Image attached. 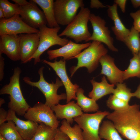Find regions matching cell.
<instances>
[{"label":"cell","instance_id":"8992f818","mask_svg":"<svg viewBox=\"0 0 140 140\" xmlns=\"http://www.w3.org/2000/svg\"><path fill=\"white\" fill-rule=\"evenodd\" d=\"M60 29V26L51 28L46 25H43L39 28L38 34L39 40L38 49L28 62L33 59L34 64L36 65L41 61L40 56L49 48L56 45L62 47L68 43L69 40L68 39L66 38H61L58 35Z\"/></svg>","mask_w":140,"mask_h":140},{"label":"cell","instance_id":"7a4b0ae2","mask_svg":"<svg viewBox=\"0 0 140 140\" xmlns=\"http://www.w3.org/2000/svg\"><path fill=\"white\" fill-rule=\"evenodd\" d=\"M21 72L20 68L17 67L14 68L9 83L1 89L0 94L9 95L8 107L18 115L23 116L30 107L23 96L21 90L19 79Z\"/></svg>","mask_w":140,"mask_h":140},{"label":"cell","instance_id":"30bf717a","mask_svg":"<svg viewBox=\"0 0 140 140\" xmlns=\"http://www.w3.org/2000/svg\"><path fill=\"white\" fill-rule=\"evenodd\" d=\"M89 21L92 27L93 32L87 41H97L104 44L112 51L118 52V50L114 45L113 39L110 35V30L106 26L105 20L99 16L91 13Z\"/></svg>","mask_w":140,"mask_h":140},{"label":"cell","instance_id":"4fadbf2b","mask_svg":"<svg viewBox=\"0 0 140 140\" xmlns=\"http://www.w3.org/2000/svg\"><path fill=\"white\" fill-rule=\"evenodd\" d=\"M20 15L22 20L31 27L36 29L43 25H46L47 22L43 11L38 7L33 0L27 4L20 6Z\"/></svg>","mask_w":140,"mask_h":140},{"label":"cell","instance_id":"8d00e7d4","mask_svg":"<svg viewBox=\"0 0 140 140\" xmlns=\"http://www.w3.org/2000/svg\"><path fill=\"white\" fill-rule=\"evenodd\" d=\"M2 54L0 53V81H1L3 78L4 69V58L2 56Z\"/></svg>","mask_w":140,"mask_h":140},{"label":"cell","instance_id":"bcb514c9","mask_svg":"<svg viewBox=\"0 0 140 140\" xmlns=\"http://www.w3.org/2000/svg\"></svg>","mask_w":140,"mask_h":140},{"label":"cell","instance_id":"9a60e30c","mask_svg":"<svg viewBox=\"0 0 140 140\" xmlns=\"http://www.w3.org/2000/svg\"><path fill=\"white\" fill-rule=\"evenodd\" d=\"M91 44L89 42L79 44L70 40L67 44L60 48L48 51V58L50 60L59 57H63L65 61L71 59L80 53L83 50L88 47Z\"/></svg>","mask_w":140,"mask_h":140},{"label":"cell","instance_id":"83f0119b","mask_svg":"<svg viewBox=\"0 0 140 140\" xmlns=\"http://www.w3.org/2000/svg\"><path fill=\"white\" fill-rule=\"evenodd\" d=\"M123 42L131 51L133 55H138L140 45V33L133 26Z\"/></svg>","mask_w":140,"mask_h":140},{"label":"cell","instance_id":"4dcf8cb0","mask_svg":"<svg viewBox=\"0 0 140 140\" xmlns=\"http://www.w3.org/2000/svg\"><path fill=\"white\" fill-rule=\"evenodd\" d=\"M116 87L114 89L113 95L129 103L132 97V93L131 89L128 88L125 83H119L116 84Z\"/></svg>","mask_w":140,"mask_h":140},{"label":"cell","instance_id":"5b68a950","mask_svg":"<svg viewBox=\"0 0 140 140\" xmlns=\"http://www.w3.org/2000/svg\"><path fill=\"white\" fill-rule=\"evenodd\" d=\"M44 67L42 66L39 69L38 73L40 78L37 82H34L31 81L29 78L25 76L23 80L26 84L32 87L38 88L43 94L45 99V104L51 108L52 106L59 103L62 100L66 99V94L62 93L60 94H57L58 89L63 86V85L61 80L57 78L55 83H49L45 80L43 76V70Z\"/></svg>","mask_w":140,"mask_h":140},{"label":"cell","instance_id":"9c48e42d","mask_svg":"<svg viewBox=\"0 0 140 140\" xmlns=\"http://www.w3.org/2000/svg\"><path fill=\"white\" fill-rule=\"evenodd\" d=\"M24 116L27 120L43 123L55 129L58 128L60 123L51 108L40 102L30 107Z\"/></svg>","mask_w":140,"mask_h":140},{"label":"cell","instance_id":"603a6c76","mask_svg":"<svg viewBox=\"0 0 140 140\" xmlns=\"http://www.w3.org/2000/svg\"><path fill=\"white\" fill-rule=\"evenodd\" d=\"M84 93V90L81 88H79L76 93V103L82 110L86 113L96 112L99 110V107L96 101L86 96Z\"/></svg>","mask_w":140,"mask_h":140},{"label":"cell","instance_id":"f6af8a7d","mask_svg":"<svg viewBox=\"0 0 140 140\" xmlns=\"http://www.w3.org/2000/svg\"><path fill=\"white\" fill-rule=\"evenodd\" d=\"M138 55L139 58L140 59V45L139 51V53H138Z\"/></svg>","mask_w":140,"mask_h":140},{"label":"cell","instance_id":"7bdbcfd3","mask_svg":"<svg viewBox=\"0 0 140 140\" xmlns=\"http://www.w3.org/2000/svg\"><path fill=\"white\" fill-rule=\"evenodd\" d=\"M5 102V101L4 99L3 98H0V107L2 106V105L3 104H4Z\"/></svg>","mask_w":140,"mask_h":140},{"label":"cell","instance_id":"52a82bcc","mask_svg":"<svg viewBox=\"0 0 140 140\" xmlns=\"http://www.w3.org/2000/svg\"><path fill=\"white\" fill-rule=\"evenodd\" d=\"M109 113L106 111L98 110L93 114L83 113L74 118V121L82 130L85 140H102L99 135L100 125Z\"/></svg>","mask_w":140,"mask_h":140},{"label":"cell","instance_id":"4316f807","mask_svg":"<svg viewBox=\"0 0 140 140\" xmlns=\"http://www.w3.org/2000/svg\"><path fill=\"white\" fill-rule=\"evenodd\" d=\"M59 128L68 136L69 140H85L82 129L77 124L72 127L70 124L64 119Z\"/></svg>","mask_w":140,"mask_h":140},{"label":"cell","instance_id":"f1b7e54d","mask_svg":"<svg viewBox=\"0 0 140 140\" xmlns=\"http://www.w3.org/2000/svg\"><path fill=\"white\" fill-rule=\"evenodd\" d=\"M135 77L140 78V59L138 55H133L128 68L124 71V80Z\"/></svg>","mask_w":140,"mask_h":140},{"label":"cell","instance_id":"6da1fadb","mask_svg":"<svg viewBox=\"0 0 140 140\" xmlns=\"http://www.w3.org/2000/svg\"><path fill=\"white\" fill-rule=\"evenodd\" d=\"M106 117L119 133L128 140H140V106L135 104L123 110L114 111Z\"/></svg>","mask_w":140,"mask_h":140},{"label":"cell","instance_id":"ab89813d","mask_svg":"<svg viewBox=\"0 0 140 140\" xmlns=\"http://www.w3.org/2000/svg\"><path fill=\"white\" fill-rule=\"evenodd\" d=\"M134 97L140 99V84L138 86L136 91L132 93V97Z\"/></svg>","mask_w":140,"mask_h":140},{"label":"cell","instance_id":"7402d4cb","mask_svg":"<svg viewBox=\"0 0 140 140\" xmlns=\"http://www.w3.org/2000/svg\"><path fill=\"white\" fill-rule=\"evenodd\" d=\"M33 0L42 9L46 18L48 27L53 28L59 26L55 17L53 0Z\"/></svg>","mask_w":140,"mask_h":140},{"label":"cell","instance_id":"d4e9b609","mask_svg":"<svg viewBox=\"0 0 140 140\" xmlns=\"http://www.w3.org/2000/svg\"><path fill=\"white\" fill-rule=\"evenodd\" d=\"M0 134L6 140H23L18 131L14 122L8 121L0 125Z\"/></svg>","mask_w":140,"mask_h":140},{"label":"cell","instance_id":"ee69618b","mask_svg":"<svg viewBox=\"0 0 140 140\" xmlns=\"http://www.w3.org/2000/svg\"><path fill=\"white\" fill-rule=\"evenodd\" d=\"M0 140H6L0 134Z\"/></svg>","mask_w":140,"mask_h":140},{"label":"cell","instance_id":"b9f144b4","mask_svg":"<svg viewBox=\"0 0 140 140\" xmlns=\"http://www.w3.org/2000/svg\"><path fill=\"white\" fill-rule=\"evenodd\" d=\"M4 12L2 9L0 7V19H1L4 18Z\"/></svg>","mask_w":140,"mask_h":140},{"label":"cell","instance_id":"e0dca14e","mask_svg":"<svg viewBox=\"0 0 140 140\" xmlns=\"http://www.w3.org/2000/svg\"><path fill=\"white\" fill-rule=\"evenodd\" d=\"M8 111L7 121H11L14 122L16 129L23 139L31 140L38 129V123L31 120L19 119L16 116L15 112L10 109Z\"/></svg>","mask_w":140,"mask_h":140},{"label":"cell","instance_id":"74e56055","mask_svg":"<svg viewBox=\"0 0 140 140\" xmlns=\"http://www.w3.org/2000/svg\"><path fill=\"white\" fill-rule=\"evenodd\" d=\"M127 0H115L114 3L116 4L120 8L122 11L124 13L125 12V6Z\"/></svg>","mask_w":140,"mask_h":140},{"label":"cell","instance_id":"ffe728a7","mask_svg":"<svg viewBox=\"0 0 140 140\" xmlns=\"http://www.w3.org/2000/svg\"><path fill=\"white\" fill-rule=\"evenodd\" d=\"M106 6L108 8V16L114 23V26L111 27V30L116 39L123 42L129 34L130 30L125 26L120 18L117 11V5L114 3L112 5Z\"/></svg>","mask_w":140,"mask_h":140},{"label":"cell","instance_id":"5bb4252c","mask_svg":"<svg viewBox=\"0 0 140 140\" xmlns=\"http://www.w3.org/2000/svg\"><path fill=\"white\" fill-rule=\"evenodd\" d=\"M20 39V60L22 63L28 62L29 60L37 51L39 44L38 33L19 34Z\"/></svg>","mask_w":140,"mask_h":140},{"label":"cell","instance_id":"cb8c5ba5","mask_svg":"<svg viewBox=\"0 0 140 140\" xmlns=\"http://www.w3.org/2000/svg\"><path fill=\"white\" fill-rule=\"evenodd\" d=\"M113 123L108 120L104 121L100 127L99 135L101 139L106 140H124Z\"/></svg>","mask_w":140,"mask_h":140},{"label":"cell","instance_id":"e575fe53","mask_svg":"<svg viewBox=\"0 0 140 140\" xmlns=\"http://www.w3.org/2000/svg\"><path fill=\"white\" fill-rule=\"evenodd\" d=\"M90 7L92 8L99 9V8H107V6L103 4L98 0H91L90 1Z\"/></svg>","mask_w":140,"mask_h":140},{"label":"cell","instance_id":"8fae6325","mask_svg":"<svg viewBox=\"0 0 140 140\" xmlns=\"http://www.w3.org/2000/svg\"><path fill=\"white\" fill-rule=\"evenodd\" d=\"M39 32L38 29L33 28L26 24L19 14H16L9 18H4L0 20V36L38 33Z\"/></svg>","mask_w":140,"mask_h":140},{"label":"cell","instance_id":"ac0fdd59","mask_svg":"<svg viewBox=\"0 0 140 140\" xmlns=\"http://www.w3.org/2000/svg\"><path fill=\"white\" fill-rule=\"evenodd\" d=\"M99 62L102 66L100 74L105 75L111 84L123 82L124 71L116 67L113 58L107 54L101 58Z\"/></svg>","mask_w":140,"mask_h":140},{"label":"cell","instance_id":"7dc6e473","mask_svg":"<svg viewBox=\"0 0 140 140\" xmlns=\"http://www.w3.org/2000/svg\"></svg>","mask_w":140,"mask_h":140},{"label":"cell","instance_id":"60d3db41","mask_svg":"<svg viewBox=\"0 0 140 140\" xmlns=\"http://www.w3.org/2000/svg\"><path fill=\"white\" fill-rule=\"evenodd\" d=\"M131 2L135 8H137L140 7V0H131Z\"/></svg>","mask_w":140,"mask_h":140},{"label":"cell","instance_id":"3957f363","mask_svg":"<svg viewBox=\"0 0 140 140\" xmlns=\"http://www.w3.org/2000/svg\"><path fill=\"white\" fill-rule=\"evenodd\" d=\"M108 52L102 43L93 41L88 47L72 59L76 58L78 62L76 66L70 68L71 78L78 69L82 67H86L89 73H92L97 67L101 58Z\"/></svg>","mask_w":140,"mask_h":140},{"label":"cell","instance_id":"d6a6232c","mask_svg":"<svg viewBox=\"0 0 140 140\" xmlns=\"http://www.w3.org/2000/svg\"><path fill=\"white\" fill-rule=\"evenodd\" d=\"M130 15L134 20L133 27L140 33V10L131 12Z\"/></svg>","mask_w":140,"mask_h":140},{"label":"cell","instance_id":"44dd1931","mask_svg":"<svg viewBox=\"0 0 140 140\" xmlns=\"http://www.w3.org/2000/svg\"><path fill=\"white\" fill-rule=\"evenodd\" d=\"M92 85V90L88 94L89 97L96 101L103 96L113 93L114 85L110 84L107 82L104 76H103L100 82L94 79L90 80Z\"/></svg>","mask_w":140,"mask_h":140},{"label":"cell","instance_id":"d6986e66","mask_svg":"<svg viewBox=\"0 0 140 140\" xmlns=\"http://www.w3.org/2000/svg\"><path fill=\"white\" fill-rule=\"evenodd\" d=\"M51 108L58 118L65 119L71 124L73 123L74 118L83 114L81 108L74 101L64 105L59 103Z\"/></svg>","mask_w":140,"mask_h":140},{"label":"cell","instance_id":"836d02e7","mask_svg":"<svg viewBox=\"0 0 140 140\" xmlns=\"http://www.w3.org/2000/svg\"><path fill=\"white\" fill-rule=\"evenodd\" d=\"M53 140H69V139L68 136L59 128H58L57 134Z\"/></svg>","mask_w":140,"mask_h":140},{"label":"cell","instance_id":"f546056e","mask_svg":"<svg viewBox=\"0 0 140 140\" xmlns=\"http://www.w3.org/2000/svg\"><path fill=\"white\" fill-rule=\"evenodd\" d=\"M0 7L4 12L5 19L10 18L16 14L20 15V6L16 4L12 3L8 0H0Z\"/></svg>","mask_w":140,"mask_h":140},{"label":"cell","instance_id":"484cf974","mask_svg":"<svg viewBox=\"0 0 140 140\" xmlns=\"http://www.w3.org/2000/svg\"><path fill=\"white\" fill-rule=\"evenodd\" d=\"M57 129L43 123L39 124L38 129L31 140H53L57 134Z\"/></svg>","mask_w":140,"mask_h":140},{"label":"cell","instance_id":"f35d334b","mask_svg":"<svg viewBox=\"0 0 140 140\" xmlns=\"http://www.w3.org/2000/svg\"><path fill=\"white\" fill-rule=\"evenodd\" d=\"M12 1L20 6L26 5L29 3L25 0H12Z\"/></svg>","mask_w":140,"mask_h":140},{"label":"cell","instance_id":"d590c367","mask_svg":"<svg viewBox=\"0 0 140 140\" xmlns=\"http://www.w3.org/2000/svg\"><path fill=\"white\" fill-rule=\"evenodd\" d=\"M8 115V111H6L4 109L0 108V125L7 121Z\"/></svg>","mask_w":140,"mask_h":140},{"label":"cell","instance_id":"7c38bea8","mask_svg":"<svg viewBox=\"0 0 140 140\" xmlns=\"http://www.w3.org/2000/svg\"><path fill=\"white\" fill-rule=\"evenodd\" d=\"M42 61L50 66L61 79L66 91V103L72 99L76 100V93L79 86L76 84H73L69 78L66 71L65 61L61 59L59 61L55 60L52 62L43 59Z\"/></svg>","mask_w":140,"mask_h":140},{"label":"cell","instance_id":"277c9868","mask_svg":"<svg viewBox=\"0 0 140 140\" xmlns=\"http://www.w3.org/2000/svg\"><path fill=\"white\" fill-rule=\"evenodd\" d=\"M90 13L88 8H80L75 18L59 36L60 37L66 36L73 39L77 43L83 41L87 42L92 35L88 26Z\"/></svg>","mask_w":140,"mask_h":140},{"label":"cell","instance_id":"ba28073f","mask_svg":"<svg viewBox=\"0 0 140 140\" xmlns=\"http://www.w3.org/2000/svg\"><path fill=\"white\" fill-rule=\"evenodd\" d=\"M82 0H56L54 2L55 17L59 25H67L75 18L79 8L84 7Z\"/></svg>","mask_w":140,"mask_h":140},{"label":"cell","instance_id":"2e32d148","mask_svg":"<svg viewBox=\"0 0 140 140\" xmlns=\"http://www.w3.org/2000/svg\"><path fill=\"white\" fill-rule=\"evenodd\" d=\"M0 53L5 54L13 61L20 60L19 34L0 36Z\"/></svg>","mask_w":140,"mask_h":140},{"label":"cell","instance_id":"1f68e13d","mask_svg":"<svg viewBox=\"0 0 140 140\" xmlns=\"http://www.w3.org/2000/svg\"><path fill=\"white\" fill-rule=\"evenodd\" d=\"M107 107L114 111L123 110L127 109L130 105L129 103L120 99L114 95H110L106 101Z\"/></svg>","mask_w":140,"mask_h":140}]
</instances>
